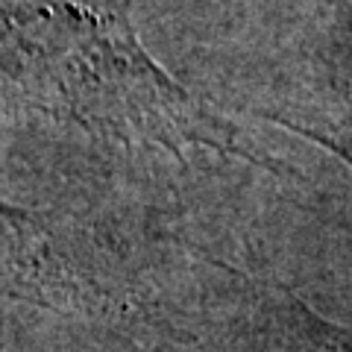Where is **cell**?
<instances>
[{"instance_id":"1","label":"cell","mask_w":352,"mask_h":352,"mask_svg":"<svg viewBox=\"0 0 352 352\" xmlns=\"http://www.w3.org/2000/svg\"><path fill=\"white\" fill-rule=\"evenodd\" d=\"M12 71L32 100L85 120L191 135L197 103L138 47L120 15L76 3L15 6L3 15Z\"/></svg>"}]
</instances>
